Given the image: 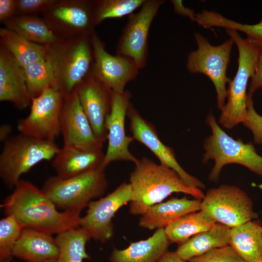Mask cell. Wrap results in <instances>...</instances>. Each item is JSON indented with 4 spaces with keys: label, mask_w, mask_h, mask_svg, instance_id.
Returning a JSON list of instances; mask_svg holds the SVG:
<instances>
[{
    "label": "cell",
    "mask_w": 262,
    "mask_h": 262,
    "mask_svg": "<svg viewBox=\"0 0 262 262\" xmlns=\"http://www.w3.org/2000/svg\"><path fill=\"white\" fill-rule=\"evenodd\" d=\"M12 129L11 125L4 124L0 127V140L2 142H5L9 137V135L12 132Z\"/></svg>",
    "instance_id": "cell-41"
},
{
    "label": "cell",
    "mask_w": 262,
    "mask_h": 262,
    "mask_svg": "<svg viewBox=\"0 0 262 262\" xmlns=\"http://www.w3.org/2000/svg\"><path fill=\"white\" fill-rule=\"evenodd\" d=\"M130 173L132 188L130 213L142 215L150 206L161 202L173 193H182L202 199V189L188 185L174 170L147 157L138 159Z\"/></svg>",
    "instance_id": "cell-2"
},
{
    "label": "cell",
    "mask_w": 262,
    "mask_h": 262,
    "mask_svg": "<svg viewBox=\"0 0 262 262\" xmlns=\"http://www.w3.org/2000/svg\"><path fill=\"white\" fill-rule=\"evenodd\" d=\"M201 199H189L186 196L173 197L149 207L141 215L138 225L152 230L165 228L170 224L188 213L200 210Z\"/></svg>",
    "instance_id": "cell-21"
},
{
    "label": "cell",
    "mask_w": 262,
    "mask_h": 262,
    "mask_svg": "<svg viewBox=\"0 0 262 262\" xmlns=\"http://www.w3.org/2000/svg\"><path fill=\"white\" fill-rule=\"evenodd\" d=\"M0 207L24 228L58 234L80 226V212L59 211L48 196L29 181L20 179Z\"/></svg>",
    "instance_id": "cell-1"
},
{
    "label": "cell",
    "mask_w": 262,
    "mask_h": 262,
    "mask_svg": "<svg viewBox=\"0 0 262 262\" xmlns=\"http://www.w3.org/2000/svg\"><path fill=\"white\" fill-rule=\"evenodd\" d=\"M0 41L21 67L46 59V46L32 42L6 27L0 29Z\"/></svg>",
    "instance_id": "cell-26"
},
{
    "label": "cell",
    "mask_w": 262,
    "mask_h": 262,
    "mask_svg": "<svg viewBox=\"0 0 262 262\" xmlns=\"http://www.w3.org/2000/svg\"><path fill=\"white\" fill-rule=\"evenodd\" d=\"M17 15V0H0V21L4 23Z\"/></svg>",
    "instance_id": "cell-38"
},
{
    "label": "cell",
    "mask_w": 262,
    "mask_h": 262,
    "mask_svg": "<svg viewBox=\"0 0 262 262\" xmlns=\"http://www.w3.org/2000/svg\"><path fill=\"white\" fill-rule=\"evenodd\" d=\"M238 49V67L234 79L229 83L227 102L221 111L218 122L230 129L243 123L247 116L248 80L253 76L262 46L254 39L243 38L236 30L225 29Z\"/></svg>",
    "instance_id": "cell-4"
},
{
    "label": "cell",
    "mask_w": 262,
    "mask_h": 262,
    "mask_svg": "<svg viewBox=\"0 0 262 262\" xmlns=\"http://www.w3.org/2000/svg\"><path fill=\"white\" fill-rule=\"evenodd\" d=\"M42 262H59L58 261V259H49V260L44 261Z\"/></svg>",
    "instance_id": "cell-42"
},
{
    "label": "cell",
    "mask_w": 262,
    "mask_h": 262,
    "mask_svg": "<svg viewBox=\"0 0 262 262\" xmlns=\"http://www.w3.org/2000/svg\"><path fill=\"white\" fill-rule=\"evenodd\" d=\"M195 38L197 49L187 56V68L192 73H200L209 78L215 88L217 107L221 111L227 98L226 84L231 81L226 72L234 42L229 38L214 46L199 33H195Z\"/></svg>",
    "instance_id": "cell-8"
},
{
    "label": "cell",
    "mask_w": 262,
    "mask_h": 262,
    "mask_svg": "<svg viewBox=\"0 0 262 262\" xmlns=\"http://www.w3.org/2000/svg\"><path fill=\"white\" fill-rule=\"evenodd\" d=\"M251 80L247 96L252 97L255 91L262 88V49L258 59L254 74Z\"/></svg>",
    "instance_id": "cell-37"
},
{
    "label": "cell",
    "mask_w": 262,
    "mask_h": 262,
    "mask_svg": "<svg viewBox=\"0 0 262 262\" xmlns=\"http://www.w3.org/2000/svg\"><path fill=\"white\" fill-rule=\"evenodd\" d=\"M104 157L102 149H84L63 146L53 158L51 165L57 177L66 179L100 170Z\"/></svg>",
    "instance_id": "cell-20"
},
{
    "label": "cell",
    "mask_w": 262,
    "mask_h": 262,
    "mask_svg": "<svg viewBox=\"0 0 262 262\" xmlns=\"http://www.w3.org/2000/svg\"><path fill=\"white\" fill-rule=\"evenodd\" d=\"M51 234L24 228L13 251V256L28 262L57 259L59 251Z\"/></svg>",
    "instance_id": "cell-22"
},
{
    "label": "cell",
    "mask_w": 262,
    "mask_h": 262,
    "mask_svg": "<svg viewBox=\"0 0 262 262\" xmlns=\"http://www.w3.org/2000/svg\"><path fill=\"white\" fill-rule=\"evenodd\" d=\"M215 223L202 210L188 213L164 228L170 243L180 245L193 236L210 229Z\"/></svg>",
    "instance_id": "cell-28"
},
{
    "label": "cell",
    "mask_w": 262,
    "mask_h": 262,
    "mask_svg": "<svg viewBox=\"0 0 262 262\" xmlns=\"http://www.w3.org/2000/svg\"><path fill=\"white\" fill-rule=\"evenodd\" d=\"M163 0H146L140 10L129 16L116 47V53L132 59L140 69L147 63L148 37L151 24Z\"/></svg>",
    "instance_id": "cell-12"
},
{
    "label": "cell",
    "mask_w": 262,
    "mask_h": 262,
    "mask_svg": "<svg viewBox=\"0 0 262 262\" xmlns=\"http://www.w3.org/2000/svg\"><path fill=\"white\" fill-rule=\"evenodd\" d=\"M94 61L90 73L112 91L122 94L130 82L137 76L139 67L128 56L110 54L97 33L91 35Z\"/></svg>",
    "instance_id": "cell-14"
},
{
    "label": "cell",
    "mask_w": 262,
    "mask_h": 262,
    "mask_svg": "<svg viewBox=\"0 0 262 262\" xmlns=\"http://www.w3.org/2000/svg\"><path fill=\"white\" fill-rule=\"evenodd\" d=\"M170 244L164 228L157 229L147 239L131 243L125 249L114 248L111 262H155L168 250Z\"/></svg>",
    "instance_id": "cell-23"
},
{
    "label": "cell",
    "mask_w": 262,
    "mask_h": 262,
    "mask_svg": "<svg viewBox=\"0 0 262 262\" xmlns=\"http://www.w3.org/2000/svg\"><path fill=\"white\" fill-rule=\"evenodd\" d=\"M32 98L48 88H57L52 66L47 59L21 67ZM58 90V89H57Z\"/></svg>",
    "instance_id": "cell-30"
},
{
    "label": "cell",
    "mask_w": 262,
    "mask_h": 262,
    "mask_svg": "<svg viewBox=\"0 0 262 262\" xmlns=\"http://www.w3.org/2000/svg\"><path fill=\"white\" fill-rule=\"evenodd\" d=\"M247 112L244 125L251 131L255 143L262 144V116L255 111L252 97L247 96Z\"/></svg>",
    "instance_id": "cell-35"
},
{
    "label": "cell",
    "mask_w": 262,
    "mask_h": 262,
    "mask_svg": "<svg viewBox=\"0 0 262 262\" xmlns=\"http://www.w3.org/2000/svg\"><path fill=\"white\" fill-rule=\"evenodd\" d=\"M146 0H98L96 1L97 25L106 19L130 16L141 7Z\"/></svg>",
    "instance_id": "cell-31"
},
{
    "label": "cell",
    "mask_w": 262,
    "mask_h": 262,
    "mask_svg": "<svg viewBox=\"0 0 262 262\" xmlns=\"http://www.w3.org/2000/svg\"><path fill=\"white\" fill-rule=\"evenodd\" d=\"M246 262L262 260V225L252 220L230 228L229 244Z\"/></svg>",
    "instance_id": "cell-24"
},
{
    "label": "cell",
    "mask_w": 262,
    "mask_h": 262,
    "mask_svg": "<svg viewBox=\"0 0 262 262\" xmlns=\"http://www.w3.org/2000/svg\"><path fill=\"white\" fill-rule=\"evenodd\" d=\"M56 0H17V15H36L43 13L47 10Z\"/></svg>",
    "instance_id": "cell-36"
},
{
    "label": "cell",
    "mask_w": 262,
    "mask_h": 262,
    "mask_svg": "<svg viewBox=\"0 0 262 262\" xmlns=\"http://www.w3.org/2000/svg\"><path fill=\"white\" fill-rule=\"evenodd\" d=\"M63 146L84 149H102L75 90L64 96L60 118Z\"/></svg>",
    "instance_id": "cell-18"
},
{
    "label": "cell",
    "mask_w": 262,
    "mask_h": 262,
    "mask_svg": "<svg viewBox=\"0 0 262 262\" xmlns=\"http://www.w3.org/2000/svg\"><path fill=\"white\" fill-rule=\"evenodd\" d=\"M187 262H246L229 245L213 248Z\"/></svg>",
    "instance_id": "cell-33"
},
{
    "label": "cell",
    "mask_w": 262,
    "mask_h": 262,
    "mask_svg": "<svg viewBox=\"0 0 262 262\" xmlns=\"http://www.w3.org/2000/svg\"><path fill=\"white\" fill-rule=\"evenodd\" d=\"M91 239L88 232L81 227L71 229L57 234L55 238L59 251V262H82L89 258L85 251L86 243Z\"/></svg>",
    "instance_id": "cell-29"
},
{
    "label": "cell",
    "mask_w": 262,
    "mask_h": 262,
    "mask_svg": "<svg viewBox=\"0 0 262 262\" xmlns=\"http://www.w3.org/2000/svg\"><path fill=\"white\" fill-rule=\"evenodd\" d=\"M97 139H107L106 123L110 113L112 91L90 73L75 88Z\"/></svg>",
    "instance_id": "cell-17"
},
{
    "label": "cell",
    "mask_w": 262,
    "mask_h": 262,
    "mask_svg": "<svg viewBox=\"0 0 262 262\" xmlns=\"http://www.w3.org/2000/svg\"><path fill=\"white\" fill-rule=\"evenodd\" d=\"M107 186L104 171L97 170L66 179L49 177L42 190L58 210L81 212L93 199L101 196Z\"/></svg>",
    "instance_id": "cell-7"
},
{
    "label": "cell",
    "mask_w": 262,
    "mask_h": 262,
    "mask_svg": "<svg viewBox=\"0 0 262 262\" xmlns=\"http://www.w3.org/2000/svg\"><path fill=\"white\" fill-rule=\"evenodd\" d=\"M46 46L57 88L64 96L68 94L90 73L94 61L91 35L60 37Z\"/></svg>",
    "instance_id": "cell-3"
},
{
    "label": "cell",
    "mask_w": 262,
    "mask_h": 262,
    "mask_svg": "<svg viewBox=\"0 0 262 262\" xmlns=\"http://www.w3.org/2000/svg\"><path fill=\"white\" fill-rule=\"evenodd\" d=\"M64 100V94L52 88L32 98L30 112L26 117L18 120L17 130L36 139L54 142L61 134L60 118Z\"/></svg>",
    "instance_id": "cell-10"
},
{
    "label": "cell",
    "mask_w": 262,
    "mask_h": 262,
    "mask_svg": "<svg viewBox=\"0 0 262 262\" xmlns=\"http://www.w3.org/2000/svg\"><path fill=\"white\" fill-rule=\"evenodd\" d=\"M24 228L12 215L0 220V262H10L14 247Z\"/></svg>",
    "instance_id": "cell-32"
},
{
    "label": "cell",
    "mask_w": 262,
    "mask_h": 262,
    "mask_svg": "<svg viewBox=\"0 0 262 262\" xmlns=\"http://www.w3.org/2000/svg\"><path fill=\"white\" fill-rule=\"evenodd\" d=\"M230 228L215 223L210 229L200 232L178 245L175 251L182 260L187 262L213 248L229 245Z\"/></svg>",
    "instance_id": "cell-25"
},
{
    "label": "cell",
    "mask_w": 262,
    "mask_h": 262,
    "mask_svg": "<svg viewBox=\"0 0 262 262\" xmlns=\"http://www.w3.org/2000/svg\"><path fill=\"white\" fill-rule=\"evenodd\" d=\"M96 1L56 0L43 13V18L59 37L91 35L97 26Z\"/></svg>",
    "instance_id": "cell-11"
},
{
    "label": "cell",
    "mask_w": 262,
    "mask_h": 262,
    "mask_svg": "<svg viewBox=\"0 0 262 262\" xmlns=\"http://www.w3.org/2000/svg\"><path fill=\"white\" fill-rule=\"evenodd\" d=\"M221 27L232 29L245 33L247 37L252 38L262 46V19L257 24L249 25L242 24L226 17L221 19Z\"/></svg>",
    "instance_id": "cell-34"
},
{
    "label": "cell",
    "mask_w": 262,
    "mask_h": 262,
    "mask_svg": "<svg viewBox=\"0 0 262 262\" xmlns=\"http://www.w3.org/2000/svg\"><path fill=\"white\" fill-rule=\"evenodd\" d=\"M5 27L36 44L48 45L60 38L43 18L36 15H17L3 23Z\"/></svg>",
    "instance_id": "cell-27"
},
{
    "label": "cell",
    "mask_w": 262,
    "mask_h": 262,
    "mask_svg": "<svg viewBox=\"0 0 262 262\" xmlns=\"http://www.w3.org/2000/svg\"><path fill=\"white\" fill-rule=\"evenodd\" d=\"M127 117L133 139L147 147L159 159L160 164L175 171L188 185L200 189L205 188V185L201 180L188 173L180 166L174 150L160 140L154 125L144 119L131 103Z\"/></svg>",
    "instance_id": "cell-16"
},
{
    "label": "cell",
    "mask_w": 262,
    "mask_h": 262,
    "mask_svg": "<svg viewBox=\"0 0 262 262\" xmlns=\"http://www.w3.org/2000/svg\"><path fill=\"white\" fill-rule=\"evenodd\" d=\"M207 122L212 130L211 135L204 142L205 152L202 162L206 163L213 159L214 165L209 180L213 182L218 180L222 168L229 164H237L262 177V156L259 155L251 142L245 143L241 139H234L219 126L213 114H209Z\"/></svg>",
    "instance_id": "cell-5"
},
{
    "label": "cell",
    "mask_w": 262,
    "mask_h": 262,
    "mask_svg": "<svg viewBox=\"0 0 262 262\" xmlns=\"http://www.w3.org/2000/svg\"><path fill=\"white\" fill-rule=\"evenodd\" d=\"M131 97L129 91L122 94L112 91L111 109L106 123L108 147L100 166L101 171L114 162L125 161L134 164L138 160L129 148L134 139L127 135L125 128Z\"/></svg>",
    "instance_id": "cell-15"
},
{
    "label": "cell",
    "mask_w": 262,
    "mask_h": 262,
    "mask_svg": "<svg viewBox=\"0 0 262 262\" xmlns=\"http://www.w3.org/2000/svg\"><path fill=\"white\" fill-rule=\"evenodd\" d=\"M0 101L9 102L19 110L26 108L32 101L22 67L1 45Z\"/></svg>",
    "instance_id": "cell-19"
},
{
    "label": "cell",
    "mask_w": 262,
    "mask_h": 262,
    "mask_svg": "<svg viewBox=\"0 0 262 262\" xmlns=\"http://www.w3.org/2000/svg\"><path fill=\"white\" fill-rule=\"evenodd\" d=\"M132 199L130 183L123 182L106 196L88 205L86 214L81 217L80 227L85 229L91 238L104 243L113 236V218L116 212Z\"/></svg>",
    "instance_id": "cell-13"
},
{
    "label": "cell",
    "mask_w": 262,
    "mask_h": 262,
    "mask_svg": "<svg viewBox=\"0 0 262 262\" xmlns=\"http://www.w3.org/2000/svg\"><path fill=\"white\" fill-rule=\"evenodd\" d=\"M60 148L54 142L44 141L19 133L4 142L0 154V177L13 188L20 176L43 161L54 158Z\"/></svg>",
    "instance_id": "cell-6"
},
{
    "label": "cell",
    "mask_w": 262,
    "mask_h": 262,
    "mask_svg": "<svg viewBox=\"0 0 262 262\" xmlns=\"http://www.w3.org/2000/svg\"><path fill=\"white\" fill-rule=\"evenodd\" d=\"M200 210L216 223L234 228L258 218L251 199L242 189L223 184L209 189L201 199Z\"/></svg>",
    "instance_id": "cell-9"
},
{
    "label": "cell",
    "mask_w": 262,
    "mask_h": 262,
    "mask_svg": "<svg viewBox=\"0 0 262 262\" xmlns=\"http://www.w3.org/2000/svg\"><path fill=\"white\" fill-rule=\"evenodd\" d=\"M257 262H262V260H260V261H258Z\"/></svg>",
    "instance_id": "cell-43"
},
{
    "label": "cell",
    "mask_w": 262,
    "mask_h": 262,
    "mask_svg": "<svg viewBox=\"0 0 262 262\" xmlns=\"http://www.w3.org/2000/svg\"><path fill=\"white\" fill-rule=\"evenodd\" d=\"M175 11L180 15L188 16L191 20L196 21V15L193 10L187 8L183 5L180 0L172 1Z\"/></svg>",
    "instance_id": "cell-39"
},
{
    "label": "cell",
    "mask_w": 262,
    "mask_h": 262,
    "mask_svg": "<svg viewBox=\"0 0 262 262\" xmlns=\"http://www.w3.org/2000/svg\"><path fill=\"white\" fill-rule=\"evenodd\" d=\"M155 262H186L180 259L175 251H168L165 253Z\"/></svg>",
    "instance_id": "cell-40"
}]
</instances>
